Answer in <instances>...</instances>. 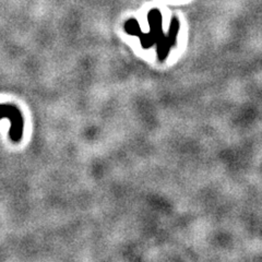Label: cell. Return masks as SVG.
Returning <instances> with one entry per match:
<instances>
[{
	"instance_id": "1",
	"label": "cell",
	"mask_w": 262,
	"mask_h": 262,
	"mask_svg": "<svg viewBox=\"0 0 262 262\" xmlns=\"http://www.w3.org/2000/svg\"><path fill=\"white\" fill-rule=\"evenodd\" d=\"M147 21L150 24L151 31L149 33H143L140 28H139V24L137 20L130 19L125 23V31L128 34L137 36L141 42V46L144 49L151 48L153 45H157V53L160 61L165 60L168 54L169 49L176 46L177 43V34L179 31V22L176 18L171 20L169 33L166 36L163 33L162 28V14L160 10L158 9H152L149 13H147Z\"/></svg>"
},
{
	"instance_id": "2",
	"label": "cell",
	"mask_w": 262,
	"mask_h": 262,
	"mask_svg": "<svg viewBox=\"0 0 262 262\" xmlns=\"http://www.w3.org/2000/svg\"><path fill=\"white\" fill-rule=\"evenodd\" d=\"M8 118L11 121L10 138L13 142H19L23 135V117L18 107L12 104H0V119Z\"/></svg>"
}]
</instances>
